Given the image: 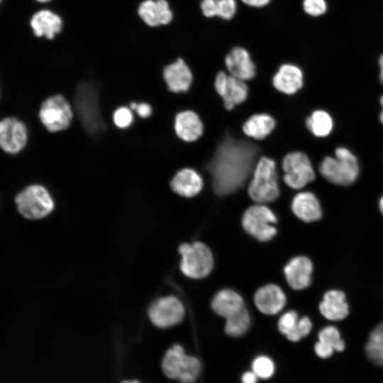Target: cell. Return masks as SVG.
Segmentation results:
<instances>
[{"label":"cell","instance_id":"obj_31","mask_svg":"<svg viewBox=\"0 0 383 383\" xmlns=\"http://www.w3.org/2000/svg\"><path fill=\"white\" fill-rule=\"evenodd\" d=\"M274 364L268 357L261 355L254 359L252 363V371L258 378L267 379L274 373Z\"/></svg>","mask_w":383,"mask_h":383},{"label":"cell","instance_id":"obj_5","mask_svg":"<svg viewBox=\"0 0 383 383\" xmlns=\"http://www.w3.org/2000/svg\"><path fill=\"white\" fill-rule=\"evenodd\" d=\"M162 368L170 379L182 383H194L199 376L201 367L197 357L187 355L180 345H174L166 352Z\"/></svg>","mask_w":383,"mask_h":383},{"label":"cell","instance_id":"obj_19","mask_svg":"<svg viewBox=\"0 0 383 383\" xmlns=\"http://www.w3.org/2000/svg\"><path fill=\"white\" fill-rule=\"evenodd\" d=\"M278 328L288 340L297 342L309 334L312 323L307 316L299 318L296 312L289 311L279 318Z\"/></svg>","mask_w":383,"mask_h":383},{"label":"cell","instance_id":"obj_37","mask_svg":"<svg viewBox=\"0 0 383 383\" xmlns=\"http://www.w3.org/2000/svg\"><path fill=\"white\" fill-rule=\"evenodd\" d=\"M314 351L318 357L323 359H326L331 357L335 352L333 348L326 346L319 341L316 343L314 345Z\"/></svg>","mask_w":383,"mask_h":383},{"label":"cell","instance_id":"obj_32","mask_svg":"<svg viewBox=\"0 0 383 383\" xmlns=\"http://www.w3.org/2000/svg\"><path fill=\"white\" fill-rule=\"evenodd\" d=\"M112 121L118 128L126 129L133 123L134 115L129 107L121 106L113 112Z\"/></svg>","mask_w":383,"mask_h":383},{"label":"cell","instance_id":"obj_15","mask_svg":"<svg viewBox=\"0 0 383 383\" xmlns=\"http://www.w3.org/2000/svg\"><path fill=\"white\" fill-rule=\"evenodd\" d=\"M286 301L283 290L273 284L260 287L254 296L256 307L261 313L267 315L279 313L284 307Z\"/></svg>","mask_w":383,"mask_h":383},{"label":"cell","instance_id":"obj_28","mask_svg":"<svg viewBox=\"0 0 383 383\" xmlns=\"http://www.w3.org/2000/svg\"><path fill=\"white\" fill-rule=\"evenodd\" d=\"M308 129L317 137L327 136L333 129V119L326 111L317 110L306 118Z\"/></svg>","mask_w":383,"mask_h":383},{"label":"cell","instance_id":"obj_20","mask_svg":"<svg viewBox=\"0 0 383 383\" xmlns=\"http://www.w3.org/2000/svg\"><path fill=\"white\" fill-rule=\"evenodd\" d=\"M321 313L328 320L337 321L345 318L348 313V304L345 294L340 290L326 292L319 304Z\"/></svg>","mask_w":383,"mask_h":383},{"label":"cell","instance_id":"obj_3","mask_svg":"<svg viewBox=\"0 0 383 383\" xmlns=\"http://www.w3.org/2000/svg\"><path fill=\"white\" fill-rule=\"evenodd\" d=\"M335 157H326L321 162L319 171L330 182L338 185L353 183L359 174V165L355 156L345 148H338Z\"/></svg>","mask_w":383,"mask_h":383},{"label":"cell","instance_id":"obj_11","mask_svg":"<svg viewBox=\"0 0 383 383\" xmlns=\"http://www.w3.org/2000/svg\"><path fill=\"white\" fill-rule=\"evenodd\" d=\"M28 140V130L26 123L15 116L0 120V149L10 155L20 153Z\"/></svg>","mask_w":383,"mask_h":383},{"label":"cell","instance_id":"obj_2","mask_svg":"<svg viewBox=\"0 0 383 383\" xmlns=\"http://www.w3.org/2000/svg\"><path fill=\"white\" fill-rule=\"evenodd\" d=\"M19 214L28 220H40L48 216L55 208L54 199L43 185L32 184L25 187L15 196Z\"/></svg>","mask_w":383,"mask_h":383},{"label":"cell","instance_id":"obj_6","mask_svg":"<svg viewBox=\"0 0 383 383\" xmlns=\"http://www.w3.org/2000/svg\"><path fill=\"white\" fill-rule=\"evenodd\" d=\"M74 112L69 101L60 94L47 97L40 104L38 118L45 129L52 133L70 128Z\"/></svg>","mask_w":383,"mask_h":383},{"label":"cell","instance_id":"obj_30","mask_svg":"<svg viewBox=\"0 0 383 383\" xmlns=\"http://www.w3.org/2000/svg\"><path fill=\"white\" fill-rule=\"evenodd\" d=\"M318 338V341L336 352H343L345 348V343L341 338L338 329L333 326H328L321 329Z\"/></svg>","mask_w":383,"mask_h":383},{"label":"cell","instance_id":"obj_12","mask_svg":"<svg viewBox=\"0 0 383 383\" xmlns=\"http://www.w3.org/2000/svg\"><path fill=\"white\" fill-rule=\"evenodd\" d=\"M215 89L223 98L225 108L231 110L243 102L248 96V87L243 80L219 72L215 79Z\"/></svg>","mask_w":383,"mask_h":383},{"label":"cell","instance_id":"obj_18","mask_svg":"<svg viewBox=\"0 0 383 383\" xmlns=\"http://www.w3.org/2000/svg\"><path fill=\"white\" fill-rule=\"evenodd\" d=\"M312 271L311 261L304 256L292 258L284 269L286 280L289 285L296 290L303 289L309 286Z\"/></svg>","mask_w":383,"mask_h":383},{"label":"cell","instance_id":"obj_40","mask_svg":"<svg viewBox=\"0 0 383 383\" xmlns=\"http://www.w3.org/2000/svg\"><path fill=\"white\" fill-rule=\"evenodd\" d=\"M379 67H380L379 79H380L381 83L383 84V54L379 57Z\"/></svg>","mask_w":383,"mask_h":383},{"label":"cell","instance_id":"obj_9","mask_svg":"<svg viewBox=\"0 0 383 383\" xmlns=\"http://www.w3.org/2000/svg\"><path fill=\"white\" fill-rule=\"evenodd\" d=\"M284 181L289 187L299 189L315 179V173L307 155L295 152L287 155L282 161Z\"/></svg>","mask_w":383,"mask_h":383},{"label":"cell","instance_id":"obj_27","mask_svg":"<svg viewBox=\"0 0 383 383\" xmlns=\"http://www.w3.org/2000/svg\"><path fill=\"white\" fill-rule=\"evenodd\" d=\"M365 353L372 363L383 366V322L377 326L370 334L365 345Z\"/></svg>","mask_w":383,"mask_h":383},{"label":"cell","instance_id":"obj_7","mask_svg":"<svg viewBox=\"0 0 383 383\" xmlns=\"http://www.w3.org/2000/svg\"><path fill=\"white\" fill-rule=\"evenodd\" d=\"M182 259L180 270L192 279H201L209 275L213 266V257L210 249L201 242L183 243L179 248Z\"/></svg>","mask_w":383,"mask_h":383},{"label":"cell","instance_id":"obj_34","mask_svg":"<svg viewBox=\"0 0 383 383\" xmlns=\"http://www.w3.org/2000/svg\"><path fill=\"white\" fill-rule=\"evenodd\" d=\"M304 11L312 16H319L326 11L325 0H303Z\"/></svg>","mask_w":383,"mask_h":383},{"label":"cell","instance_id":"obj_1","mask_svg":"<svg viewBox=\"0 0 383 383\" xmlns=\"http://www.w3.org/2000/svg\"><path fill=\"white\" fill-rule=\"evenodd\" d=\"M255 152L252 145L231 138L219 145L209 165L218 194H231L243 186L253 166Z\"/></svg>","mask_w":383,"mask_h":383},{"label":"cell","instance_id":"obj_26","mask_svg":"<svg viewBox=\"0 0 383 383\" xmlns=\"http://www.w3.org/2000/svg\"><path fill=\"white\" fill-rule=\"evenodd\" d=\"M274 126L275 122L270 115L255 114L244 123L243 131L249 137L262 140L272 131Z\"/></svg>","mask_w":383,"mask_h":383},{"label":"cell","instance_id":"obj_14","mask_svg":"<svg viewBox=\"0 0 383 383\" xmlns=\"http://www.w3.org/2000/svg\"><path fill=\"white\" fill-rule=\"evenodd\" d=\"M162 77L168 90L173 93L187 91L192 82L191 70L181 58L177 59L163 68Z\"/></svg>","mask_w":383,"mask_h":383},{"label":"cell","instance_id":"obj_36","mask_svg":"<svg viewBox=\"0 0 383 383\" xmlns=\"http://www.w3.org/2000/svg\"><path fill=\"white\" fill-rule=\"evenodd\" d=\"M132 110L135 111L136 114L143 119L149 118L152 113L151 105L147 102H135L132 106Z\"/></svg>","mask_w":383,"mask_h":383},{"label":"cell","instance_id":"obj_39","mask_svg":"<svg viewBox=\"0 0 383 383\" xmlns=\"http://www.w3.org/2000/svg\"><path fill=\"white\" fill-rule=\"evenodd\" d=\"M257 376L253 371H247L241 377L242 383H257Z\"/></svg>","mask_w":383,"mask_h":383},{"label":"cell","instance_id":"obj_33","mask_svg":"<svg viewBox=\"0 0 383 383\" xmlns=\"http://www.w3.org/2000/svg\"><path fill=\"white\" fill-rule=\"evenodd\" d=\"M237 11V2L235 0H218L217 16L223 20H231Z\"/></svg>","mask_w":383,"mask_h":383},{"label":"cell","instance_id":"obj_46","mask_svg":"<svg viewBox=\"0 0 383 383\" xmlns=\"http://www.w3.org/2000/svg\"><path fill=\"white\" fill-rule=\"evenodd\" d=\"M1 1V0H0V1Z\"/></svg>","mask_w":383,"mask_h":383},{"label":"cell","instance_id":"obj_4","mask_svg":"<svg viewBox=\"0 0 383 383\" xmlns=\"http://www.w3.org/2000/svg\"><path fill=\"white\" fill-rule=\"evenodd\" d=\"M248 194L255 202L263 204L274 201L279 194L275 162L263 157L256 165L248 186Z\"/></svg>","mask_w":383,"mask_h":383},{"label":"cell","instance_id":"obj_8","mask_svg":"<svg viewBox=\"0 0 383 383\" xmlns=\"http://www.w3.org/2000/svg\"><path fill=\"white\" fill-rule=\"evenodd\" d=\"M277 218L272 210L264 204L249 207L244 213L242 224L244 229L260 241L271 240L277 233L274 224Z\"/></svg>","mask_w":383,"mask_h":383},{"label":"cell","instance_id":"obj_42","mask_svg":"<svg viewBox=\"0 0 383 383\" xmlns=\"http://www.w3.org/2000/svg\"><path fill=\"white\" fill-rule=\"evenodd\" d=\"M122 383H140V382H139L138 381H135V380H128V381H125V382H123Z\"/></svg>","mask_w":383,"mask_h":383},{"label":"cell","instance_id":"obj_45","mask_svg":"<svg viewBox=\"0 0 383 383\" xmlns=\"http://www.w3.org/2000/svg\"><path fill=\"white\" fill-rule=\"evenodd\" d=\"M380 104H381V105L382 106V109H383V96L380 99Z\"/></svg>","mask_w":383,"mask_h":383},{"label":"cell","instance_id":"obj_16","mask_svg":"<svg viewBox=\"0 0 383 383\" xmlns=\"http://www.w3.org/2000/svg\"><path fill=\"white\" fill-rule=\"evenodd\" d=\"M225 65L231 75L243 81L253 78L256 74L250 53L241 47H235L228 53Z\"/></svg>","mask_w":383,"mask_h":383},{"label":"cell","instance_id":"obj_41","mask_svg":"<svg viewBox=\"0 0 383 383\" xmlns=\"http://www.w3.org/2000/svg\"><path fill=\"white\" fill-rule=\"evenodd\" d=\"M379 210H380L381 213L383 215V196H382V198L379 200Z\"/></svg>","mask_w":383,"mask_h":383},{"label":"cell","instance_id":"obj_43","mask_svg":"<svg viewBox=\"0 0 383 383\" xmlns=\"http://www.w3.org/2000/svg\"><path fill=\"white\" fill-rule=\"evenodd\" d=\"M38 2H40V3H48V2H50V1L52 0H35Z\"/></svg>","mask_w":383,"mask_h":383},{"label":"cell","instance_id":"obj_23","mask_svg":"<svg viewBox=\"0 0 383 383\" xmlns=\"http://www.w3.org/2000/svg\"><path fill=\"white\" fill-rule=\"evenodd\" d=\"M174 128L177 135L186 142L195 141L203 133V124L199 117L189 110L177 114Z\"/></svg>","mask_w":383,"mask_h":383},{"label":"cell","instance_id":"obj_17","mask_svg":"<svg viewBox=\"0 0 383 383\" xmlns=\"http://www.w3.org/2000/svg\"><path fill=\"white\" fill-rule=\"evenodd\" d=\"M30 24L35 36L52 40L62 32L64 23L59 14L49 9H42L32 16Z\"/></svg>","mask_w":383,"mask_h":383},{"label":"cell","instance_id":"obj_22","mask_svg":"<svg viewBox=\"0 0 383 383\" xmlns=\"http://www.w3.org/2000/svg\"><path fill=\"white\" fill-rule=\"evenodd\" d=\"M274 87L286 94H292L303 86V73L292 64L282 65L272 79Z\"/></svg>","mask_w":383,"mask_h":383},{"label":"cell","instance_id":"obj_25","mask_svg":"<svg viewBox=\"0 0 383 383\" xmlns=\"http://www.w3.org/2000/svg\"><path fill=\"white\" fill-rule=\"evenodd\" d=\"M212 309L218 315L228 318L245 307L242 296L231 289H222L213 298Z\"/></svg>","mask_w":383,"mask_h":383},{"label":"cell","instance_id":"obj_38","mask_svg":"<svg viewBox=\"0 0 383 383\" xmlns=\"http://www.w3.org/2000/svg\"><path fill=\"white\" fill-rule=\"evenodd\" d=\"M245 5L254 7L262 8L270 4L271 0H241Z\"/></svg>","mask_w":383,"mask_h":383},{"label":"cell","instance_id":"obj_44","mask_svg":"<svg viewBox=\"0 0 383 383\" xmlns=\"http://www.w3.org/2000/svg\"><path fill=\"white\" fill-rule=\"evenodd\" d=\"M379 119H380L382 123L383 124V109H382V112L380 113Z\"/></svg>","mask_w":383,"mask_h":383},{"label":"cell","instance_id":"obj_29","mask_svg":"<svg viewBox=\"0 0 383 383\" xmlns=\"http://www.w3.org/2000/svg\"><path fill=\"white\" fill-rule=\"evenodd\" d=\"M226 319V333L233 337L243 335L250 325V316L245 307Z\"/></svg>","mask_w":383,"mask_h":383},{"label":"cell","instance_id":"obj_21","mask_svg":"<svg viewBox=\"0 0 383 383\" xmlns=\"http://www.w3.org/2000/svg\"><path fill=\"white\" fill-rule=\"evenodd\" d=\"M172 190L184 197L198 194L203 187L201 176L194 170L184 168L178 171L170 182Z\"/></svg>","mask_w":383,"mask_h":383},{"label":"cell","instance_id":"obj_10","mask_svg":"<svg viewBox=\"0 0 383 383\" xmlns=\"http://www.w3.org/2000/svg\"><path fill=\"white\" fill-rule=\"evenodd\" d=\"M185 310L181 301L174 296H165L155 300L150 306L148 316L152 323L166 328L179 323Z\"/></svg>","mask_w":383,"mask_h":383},{"label":"cell","instance_id":"obj_13","mask_svg":"<svg viewBox=\"0 0 383 383\" xmlns=\"http://www.w3.org/2000/svg\"><path fill=\"white\" fill-rule=\"evenodd\" d=\"M141 21L150 28L169 25L174 14L167 0H143L136 10Z\"/></svg>","mask_w":383,"mask_h":383},{"label":"cell","instance_id":"obj_35","mask_svg":"<svg viewBox=\"0 0 383 383\" xmlns=\"http://www.w3.org/2000/svg\"><path fill=\"white\" fill-rule=\"evenodd\" d=\"M200 8L206 17L213 18L217 16L218 0H201Z\"/></svg>","mask_w":383,"mask_h":383},{"label":"cell","instance_id":"obj_24","mask_svg":"<svg viewBox=\"0 0 383 383\" xmlns=\"http://www.w3.org/2000/svg\"><path fill=\"white\" fill-rule=\"evenodd\" d=\"M292 209L295 216L305 222L321 218L322 210L316 196L311 192H301L293 199Z\"/></svg>","mask_w":383,"mask_h":383}]
</instances>
